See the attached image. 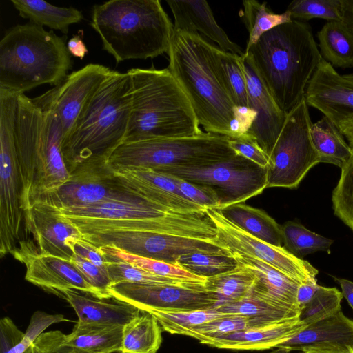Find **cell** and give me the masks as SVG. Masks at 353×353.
I'll return each mask as SVG.
<instances>
[{"label": "cell", "mask_w": 353, "mask_h": 353, "mask_svg": "<svg viewBox=\"0 0 353 353\" xmlns=\"http://www.w3.org/2000/svg\"><path fill=\"white\" fill-rule=\"evenodd\" d=\"M342 299L337 288L319 285L310 301L301 310L299 319L307 326L312 325L341 309Z\"/></svg>", "instance_id": "obj_43"}, {"label": "cell", "mask_w": 353, "mask_h": 353, "mask_svg": "<svg viewBox=\"0 0 353 353\" xmlns=\"http://www.w3.org/2000/svg\"><path fill=\"white\" fill-rule=\"evenodd\" d=\"M214 46L199 33L174 31L168 70L188 97L199 125L230 139L246 134L216 71Z\"/></svg>", "instance_id": "obj_1"}, {"label": "cell", "mask_w": 353, "mask_h": 353, "mask_svg": "<svg viewBox=\"0 0 353 353\" xmlns=\"http://www.w3.org/2000/svg\"><path fill=\"white\" fill-rule=\"evenodd\" d=\"M343 17L342 22L353 33V0H341Z\"/></svg>", "instance_id": "obj_54"}, {"label": "cell", "mask_w": 353, "mask_h": 353, "mask_svg": "<svg viewBox=\"0 0 353 353\" xmlns=\"http://www.w3.org/2000/svg\"><path fill=\"white\" fill-rule=\"evenodd\" d=\"M277 347L302 352L315 349H353V320L347 318L340 309L307 326Z\"/></svg>", "instance_id": "obj_22"}, {"label": "cell", "mask_w": 353, "mask_h": 353, "mask_svg": "<svg viewBox=\"0 0 353 353\" xmlns=\"http://www.w3.org/2000/svg\"><path fill=\"white\" fill-rule=\"evenodd\" d=\"M229 145L236 154L267 168L269 156L261 148L254 139L247 133L234 139H230Z\"/></svg>", "instance_id": "obj_50"}, {"label": "cell", "mask_w": 353, "mask_h": 353, "mask_svg": "<svg viewBox=\"0 0 353 353\" xmlns=\"http://www.w3.org/2000/svg\"><path fill=\"white\" fill-rule=\"evenodd\" d=\"M99 249L108 262H127L154 274L173 279L201 283H205L206 280V278L194 275L176 265L131 254L110 245H104Z\"/></svg>", "instance_id": "obj_37"}, {"label": "cell", "mask_w": 353, "mask_h": 353, "mask_svg": "<svg viewBox=\"0 0 353 353\" xmlns=\"http://www.w3.org/2000/svg\"><path fill=\"white\" fill-rule=\"evenodd\" d=\"M306 353H353V349L345 350H322L315 349L305 352Z\"/></svg>", "instance_id": "obj_57"}, {"label": "cell", "mask_w": 353, "mask_h": 353, "mask_svg": "<svg viewBox=\"0 0 353 353\" xmlns=\"http://www.w3.org/2000/svg\"><path fill=\"white\" fill-rule=\"evenodd\" d=\"M243 66L249 104L254 119L247 134L270 156L281 133L287 114L276 104L254 64L251 56L244 54Z\"/></svg>", "instance_id": "obj_17"}, {"label": "cell", "mask_w": 353, "mask_h": 353, "mask_svg": "<svg viewBox=\"0 0 353 353\" xmlns=\"http://www.w3.org/2000/svg\"><path fill=\"white\" fill-rule=\"evenodd\" d=\"M254 282V274L239 265L232 271L206 278L204 285L205 290L216 297L219 306L247 297L251 293Z\"/></svg>", "instance_id": "obj_35"}, {"label": "cell", "mask_w": 353, "mask_h": 353, "mask_svg": "<svg viewBox=\"0 0 353 353\" xmlns=\"http://www.w3.org/2000/svg\"><path fill=\"white\" fill-rule=\"evenodd\" d=\"M112 168L120 183L134 196L174 212L206 210L185 199L168 174L148 168Z\"/></svg>", "instance_id": "obj_20"}, {"label": "cell", "mask_w": 353, "mask_h": 353, "mask_svg": "<svg viewBox=\"0 0 353 353\" xmlns=\"http://www.w3.org/2000/svg\"><path fill=\"white\" fill-rule=\"evenodd\" d=\"M205 283L148 285L130 282L112 284V296L140 310H198L215 308L216 297L205 288Z\"/></svg>", "instance_id": "obj_15"}, {"label": "cell", "mask_w": 353, "mask_h": 353, "mask_svg": "<svg viewBox=\"0 0 353 353\" xmlns=\"http://www.w3.org/2000/svg\"><path fill=\"white\" fill-rule=\"evenodd\" d=\"M108 271L112 284L121 282L148 285L201 283L160 276L123 261L108 262Z\"/></svg>", "instance_id": "obj_46"}, {"label": "cell", "mask_w": 353, "mask_h": 353, "mask_svg": "<svg viewBox=\"0 0 353 353\" xmlns=\"http://www.w3.org/2000/svg\"><path fill=\"white\" fill-rule=\"evenodd\" d=\"M218 210L228 221L252 236L274 246H282L281 225L264 210L243 203Z\"/></svg>", "instance_id": "obj_29"}, {"label": "cell", "mask_w": 353, "mask_h": 353, "mask_svg": "<svg viewBox=\"0 0 353 353\" xmlns=\"http://www.w3.org/2000/svg\"><path fill=\"white\" fill-rule=\"evenodd\" d=\"M150 313L158 321L161 328L171 334L186 336L193 327L216 319L229 315L215 308L198 310H164L150 309Z\"/></svg>", "instance_id": "obj_38"}, {"label": "cell", "mask_w": 353, "mask_h": 353, "mask_svg": "<svg viewBox=\"0 0 353 353\" xmlns=\"http://www.w3.org/2000/svg\"><path fill=\"white\" fill-rule=\"evenodd\" d=\"M344 79L347 80L348 81H350L353 83V72L350 74H343L342 75Z\"/></svg>", "instance_id": "obj_59"}, {"label": "cell", "mask_w": 353, "mask_h": 353, "mask_svg": "<svg viewBox=\"0 0 353 353\" xmlns=\"http://www.w3.org/2000/svg\"><path fill=\"white\" fill-rule=\"evenodd\" d=\"M91 26L116 62L167 53L174 25L159 0H112L94 5Z\"/></svg>", "instance_id": "obj_4"}, {"label": "cell", "mask_w": 353, "mask_h": 353, "mask_svg": "<svg viewBox=\"0 0 353 353\" xmlns=\"http://www.w3.org/2000/svg\"><path fill=\"white\" fill-rule=\"evenodd\" d=\"M130 110V77L114 70L63 140L62 154L70 173L88 159H109L125 139Z\"/></svg>", "instance_id": "obj_5"}, {"label": "cell", "mask_w": 353, "mask_h": 353, "mask_svg": "<svg viewBox=\"0 0 353 353\" xmlns=\"http://www.w3.org/2000/svg\"><path fill=\"white\" fill-rule=\"evenodd\" d=\"M71 261L94 288L97 297L100 299L113 297L110 292L112 283L108 268L99 267L76 254H73Z\"/></svg>", "instance_id": "obj_47"}, {"label": "cell", "mask_w": 353, "mask_h": 353, "mask_svg": "<svg viewBox=\"0 0 353 353\" xmlns=\"http://www.w3.org/2000/svg\"><path fill=\"white\" fill-rule=\"evenodd\" d=\"M123 326H109L77 321L65 334L64 344L88 353L121 352Z\"/></svg>", "instance_id": "obj_30"}, {"label": "cell", "mask_w": 353, "mask_h": 353, "mask_svg": "<svg viewBox=\"0 0 353 353\" xmlns=\"http://www.w3.org/2000/svg\"><path fill=\"white\" fill-rule=\"evenodd\" d=\"M239 265L250 270L255 276L252 290L254 295L279 306L297 310L296 294L300 283L258 259L232 254Z\"/></svg>", "instance_id": "obj_27"}, {"label": "cell", "mask_w": 353, "mask_h": 353, "mask_svg": "<svg viewBox=\"0 0 353 353\" xmlns=\"http://www.w3.org/2000/svg\"><path fill=\"white\" fill-rule=\"evenodd\" d=\"M335 280L341 288L343 297L346 299L353 310V282L345 279L336 278Z\"/></svg>", "instance_id": "obj_55"}, {"label": "cell", "mask_w": 353, "mask_h": 353, "mask_svg": "<svg viewBox=\"0 0 353 353\" xmlns=\"http://www.w3.org/2000/svg\"><path fill=\"white\" fill-rule=\"evenodd\" d=\"M213 51L218 74L239 110L244 128L248 130L254 119V114L249 104L243 57L222 50L216 46H214Z\"/></svg>", "instance_id": "obj_28"}, {"label": "cell", "mask_w": 353, "mask_h": 353, "mask_svg": "<svg viewBox=\"0 0 353 353\" xmlns=\"http://www.w3.org/2000/svg\"><path fill=\"white\" fill-rule=\"evenodd\" d=\"M290 352L289 349L285 347H276V349L268 353H290Z\"/></svg>", "instance_id": "obj_58"}, {"label": "cell", "mask_w": 353, "mask_h": 353, "mask_svg": "<svg viewBox=\"0 0 353 353\" xmlns=\"http://www.w3.org/2000/svg\"><path fill=\"white\" fill-rule=\"evenodd\" d=\"M292 19L308 21L323 19L328 21H342L341 0H294L288 6Z\"/></svg>", "instance_id": "obj_44"}, {"label": "cell", "mask_w": 353, "mask_h": 353, "mask_svg": "<svg viewBox=\"0 0 353 353\" xmlns=\"http://www.w3.org/2000/svg\"><path fill=\"white\" fill-rule=\"evenodd\" d=\"M245 54L278 106L286 114L304 97L323 59L310 26L294 20L263 34Z\"/></svg>", "instance_id": "obj_2"}, {"label": "cell", "mask_w": 353, "mask_h": 353, "mask_svg": "<svg viewBox=\"0 0 353 353\" xmlns=\"http://www.w3.org/2000/svg\"><path fill=\"white\" fill-rule=\"evenodd\" d=\"M26 233L42 254L71 261L73 252L68 243L83 238L81 231L59 210L50 205L37 202L24 213Z\"/></svg>", "instance_id": "obj_19"}, {"label": "cell", "mask_w": 353, "mask_h": 353, "mask_svg": "<svg viewBox=\"0 0 353 353\" xmlns=\"http://www.w3.org/2000/svg\"><path fill=\"white\" fill-rule=\"evenodd\" d=\"M174 18V31L200 32L218 44L222 50L243 57L245 52L231 41L216 23L206 1L167 0Z\"/></svg>", "instance_id": "obj_24"}, {"label": "cell", "mask_w": 353, "mask_h": 353, "mask_svg": "<svg viewBox=\"0 0 353 353\" xmlns=\"http://www.w3.org/2000/svg\"><path fill=\"white\" fill-rule=\"evenodd\" d=\"M310 137L320 163L333 164L341 168L353 153V149L345 141L339 129L325 116L312 123Z\"/></svg>", "instance_id": "obj_32"}, {"label": "cell", "mask_w": 353, "mask_h": 353, "mask_svg": "<svg viewBox=\"0 0 353 353\" xmlns=\"http://www.w3.org/2000/svg\"><path fill=\"white\" fill-rule=\"evenodd\" d=\"M71 68L64 39L32 22L9 29L0 41V88L20 94L56 86Z\"/></svg>", "instance_id": "obj_6"}, {"label": "cell", "mask_w": 353, "mask_h": 353, "mask_svg": "<svg viewBox=\"0 0 353 353\" xmlns=\"http://www.w3.org/2000/svg\"><path fill=\"white\" fill-rule=\"evenodd\" d=\"M210 189L219 209L243 203L267 188V168L236 154L230 159L200 167H174L154 170Z\"/></svg>", "instance_id": "obj_11"}, {"label": "cell", "mask_w": 353, "mask_h": 353, "mask_svg": "<svg viewBox=\"0 0 353 353\" xmlns=\"http://www.w3.org/2000/svg\"><path fill=\"white\" fill-rule=\"evenodd\" d=\"M59 297L73 307L79 321L86 323L124 326L141 312L137 307L114 297L100 299L74 289L63 290Z\"/></svg>", "instance_id": "obj_25"}, {"label": "cell", "mask_w": 353, "mask_h": 353, "mask_svg": "<svg viewBox=\"0 0 353 353\" xmlns=\"http://www.w3.org/2000/svg\"><path fill=\"white\" fill-rule=\"evenodd\" d=\"M281 232L284 248L298 258L316 252L330 254L334 240L313 232L299 223L286 221L281 225Z\"/></svg>", "instance_id": "obj_39"}, {"label": "cell", "mask_w": 353, "mask_h": 353, "mask_svg": "<svg viewBox=\"0 0 353 353\" xmlns=\"http://www.w3.org/2000/svg\"><path fill=\"white\" fill-rule=\"evenodd\" d=\"M320 53L333 67L353 68V33L342 21H328L317 32Z\"/></svg>", "instance_id": "obj_33"}, {"label": "cell", "mask_w": 353, "mask_h": 353, "mask_svg": "<svg viewBox=\"0 0 353 353\" xmlns=\"http://www.w3.org/2000/svg\"><path fill=\"white\" fill-rule=\"evenodd\" d=\"M57 210L68 218L105 220L160 219L185 213L172 211L143 199L132 201H104Z\"/></svg>", "instance_id": "obj_26"}, {"label": "cell", "mask_w": 353, "mask_h": 353, "mask_svg": "<svg viewBox=\"0 0 353 353\" xmlns=\"http://www.w3.org/2000/svg\"><path fill=\"white\" fill-rule=\"evenodd\" d=\"M302 353H306V352H302Z\"/></svg>", "instance_id": "obj_61"}, {"label": "cell", "mask_w": 353, "mask_h": 353, "mask_svg": "<svg viewBox=\"0 0 353 353\" xmlns=\"http://www.w3.org/2000/svg\"><path fill=\"white\" fill-rule=\"evenodd\" d=\"M312 125L304 97L286 115L270 156L267 188H296L310 169L320 163L311 141Z\"/></svg>", "instance_id": "obj_10"}, {"label": "cell", "mask_w": 353, "mask_h": 353, "mask_svg": "<svg viewBox=\"0 0 353 353\" xmlns=\"http://www.w3.org/2000/svg\"><path fill=\"white\" fill-rule=\"evenodd\" d=\"M140 199L120 183L108 160L92 158L79 165L70 173L69 179L64 184L42 196L38 202L60 209Z\"/></svg>", "instance_id": "obj_13"}, {"label": "cell", "mask_w": 353, "mask_h": 353, "mask_svg": "<svg viewBox=\"0 0 353 353\" xmlns=\"http://www.w3.org/2000/svg\"><path fill=\"white\" fill-rule=\"evenodd\" d=\"M162 343L161 327L149 312L139 315L123 327L122 353H157Z\"/></svg>", "instance_id": "obj_34"}, {"label": "cell", "mask_w": 353, "mask_h": 353, "mask_svg": "<svg viewBox=\"0 0 353 353\" xmlns=\"http://www.w3.org/2000/svg\"><path fill=\"white\" fill-rule=\"evenodd\" d=\"M230 138L208 132L188 137L122 143L112 154V167L159 170L174 167H200L221 162L236 154Z\"/></svg>", "instance_id": "obj_7"}, {"label": "cell", "mask_w": 353, "mask_h": 353, "mask_svg": "<svg viewBox=\"0 0 353 353\" xmlns=\"http://www.w3.org/2000/svg\"><path fill=\"white\" fill-rule=\"evenodd\" d=\"M239 15L248 32L245 52L254 45L263 34L292 20L289 11L276 14L268 8L266 2L259 3L256 0L243 1Z\"/></svg>", "instance_id": "obj_36"}, {"label": "cell", "mask_w": 353, "mask_h": 353, "mask_svg": "<svg viewBox=\"0 0 353 353\" xmlns=\"http://www.w3.org/2000/svg\"><path fill=\"white\" fill-rule=\"evenodd\" d=\"M319 287V285L317 283L313 282L299 284L296 294V303L300 311L310 301Z\"/></svg>", "instance_id": "obj_52"}, {"label": "cell", "mask_w": 353, "mask_h": 353, "mask_svg": "<svg viewBox=\"0 0 353 353\" xmlns=\"http://www.w3.org/2000/svg\"><path fill=\"white\" fill-rule=\"evenodd\" d=\"M99 248L110 245L127 253L176 265L178 259L194 252L229 254L213 241L140 230H103L83 234Z\"/></svg>", "instance_id": "obj_12"}, {"label": "cell", "mask_w": 353, "mask_h": 353, "mask_svg": "<svg viewBox=\"0 0 353 353\" xmlns=\"http://www.w3.org/2000/svg\"><path fill=\"white\" fill-rule=\"evenodd\" d=\"M17 161L26 210L63 183L42 137V112L24 93L18 95L15 129Z\"/></svg>", "instance_id": "obj_9"}, {"label": "cell", "mask_w": 353, "mask_h": 353, "mask_svg": "<svg viewBox=\"0 0 353 353\" xmlns=\"http://www.w3.org/2000/svg\"><path fill=\"white\" fill-rule=\"evenodd\" d=\"M113 72L105 65L90 63L68 75L54 87L55 109L62 125L63 139Z\"/></svg>", "instance_id": "obj_18"}, {"label": "cell", "mask_w": 353, "mask_h": 353, "mask_svg": "<svg viewBox=\"0 0 353 353\" xmlns=\"http://www.w3.org/2000/svg\"><path fill=\"white\" fill-rule=\"evenodd\" d=\"M168 175L175 183L181 194L188 200L205 209L219 208V203L217 197L210 189L170 174Z\"/></svg>", "instance_id": "obj_48"}, {"label": "cell", "mask_w": 353, "mask_h": 353, "mask_svg": "<svg viewBox=\"0 0 353 353\" xmlns=\"http://www.w3.org/2000/svg\"><path fill=\"white\" fill-rule=\"evenodd\" d=\"M127 72L131 79V110L123 142L203 133L188 97L168 68H132Z\"/></svg>", "instance_id": "obj_3"}, {"label": "cell", "mask_w": 353, "mask_h": 353, "mask_svg": "<svg viewBox=\"0 0 353 353\" xmlns=\"http://www.w3.org/2000/svg\"><path fill=\"white\" fill-rule=\"evenodd\" d=\"M220 312L248 316L265 318L273 321H282L299 318V312L282 307L251 293L243 299L225 303L215 307Z\"/></svg>", "instance_id": "obj_40"}, {"label": "cell", "mask_w": 353, "mask_h": 353, "mask_svg": "<svg viewBox=\"0 0 353 353\" xmlns=\"http://www.w3.org/2000/svg\"><path fill=\"white\" fill-rule=\"evenodd\" d=\"M278 322L281 321H273L257 316L229 314L194 327L188 332L186 336L201 341L205 339L218 337Z\"/></svg>", "instance_id": "obj_41"}, {"label": "cell", "mask_w": 353, "mask_h": 353, "mask_svg": "<svg viewBox=\"0 0 353 353\" xmlns=\"http://www.w3.org/2000/svg\"><path fill=\"white\" fill-rule=\"evenodd\" d=\"M176 265L198 276L209 278L232 271L239 263L230 254L194 252L180 256Z\"/></svg>", "instance_id": "obj_42"}, {"label": "cell", "mask_w": 353, "mask_h": 353, "mask_svg": "<svg viewBox=\"0 0 353 353\" xmlns=\"http://www.w3.org/2000/svg\"><path fill=\"white\" fill-rule=\"evenodd\" d=\"M337 128L343 135L347 138L349 145L353 149V117L341 121Z\"/></svg>", "instance_id": "obj_56"}, {"label": "cell", "mask_w": 353, "mask_h": 353, "mask_svg": "<svg viewBox=\"0 0 353 353\" xmlns=\"http://www.w3.org/2000/svg\"><path fill=\"white\" fill-rule=\"evenodd\" d=\"M206 212L216 228L214 242L229 254L261 260L299 283H317L319 271L307 261L296 257L283 246H274L248 234L228 221L217 209L208 208Z\"/></svg>", "instance_id": "obj_14"}, {"label": "cell", "mask_w": 353, "mask_h": 353, "mask_svg": "<svg viewBox=\"0 0 353 353\" xmlns=\"http://www.w3.org/2000/svg\"><path fill=\"white\" fill-rule=\"evenodd\" d=\"M64 337L59 330L43 332L24 353H88L65 345Z\"/></svg>", "instance_id": "obj_49"}, {"label": "cell", "mask_w": 353, "mask_h": 353, "mask_svg": "<svg viewBox=\"0 0 353 353\" xmlns=\"http://www.w3.org/2000/svg\"><path fill=\"white\" fill-rule=\"evenodd\" d=\"M19 94L0 88V255L12 254L24 223L15 129Z\"/></svg>", "instance_id": "obj_8"}, {"label": "cell", "mask_w": 353, "mask_h": 353, "mask_svg": "<svg viewBox=\"0 0 353 353\" xmlns=\"http://www.w3.org/2000/svg\"><path fill=\"white\" fill-rule=\"evenodd\" d=\"M12 255L25 265V279L46 291L59 296L63 290L74 289L97 296L71 261L42 254L32 240H21Z\"/></svg>", "instance_id": "obj_16"}, {"label": "cell", "mask_w": 353, "mask_h": 353, "mask_svg": "<svg viewBox=\"0 0 353 353\" xmlns=\"http://www.w3.org/2000/svg\"><path fill=\"white\" fill-rule=\"evenodd\" d=\"M299 318L285 320L262 327L248 329L199 341L219 349L265 350L277 347L305 328Z\"/></svg>", "instance_id": "obj_23"}, {"label": "cell", "mask_w": 353, "mask_h": 353, "mask_svg": "<svg viewBox=\"0 0 353 353\" xmlns=\"http://www.w3.org/2000/svg\"><path fill=\"white\" fill-rule=\"evenodd\" d=\"M67 48L70 54L81 59L88 52L84 42L79 36L72 37L67 43Z\"/></svg>", "instance_id": "obj_53"}, {"label": "cell", "mask_w": 353, "mask_h": 353, "mask_svg": "<svg viewBox=\"0 0 353 353\" xmlns=\"http://www.w3.org/2000/svg\"><path fill=\"white\" fill-rule=\"evenodd\" d=\"M114 353H116V352H114ZM119 353H122V352H119Z\"/></svg>", "instance_id": "obj_60"}, {"label": "cell", "mask_w": 353, "mask_h": 353, "mask_svg": "<svg viewBox=\"0 0 353 353\" xmlns=\"http://www.w3.org/2000/svg\"><path fill=\"white\" fill-rule=\"evenodd\" d=\"M19 15L30 22L67 34L69 26L83 18L81 11L73 7H58L42 0H11Z\"/></svg>", "instance_id": "obj_31"}, {"label": "cell", "mask_w": 353, "mask_h": 353, "mask_svg": "<svg viewBox=\"0 0 353 353\" xmlns=\"http://www.w3.org/2000/svg\"><path fill=\"white\" fill-rule=\"evenodd\" d=\"M341 170L332 194V208L334 214L353 231V153Z\"/></svg>", "instance_id": "obj_45"}, {"label": "cell", "mask_w": 353, "mask_h": 353, "mask_svg": "<svg viewBox=\"0 0 353 353\" xmlns=\"http://www.w3.org/2000/svg\"><path fill=\"white\" fill-rule=\"evenodd\" d=\"M305 99L309 106L319 110L336 126L341 121L353 117V83L323 59L307 85Z\"/></svg>", "instance_id": "obj_21"}, {"label": "cell", "mask_w": 353, "mask_h": 353, "mask_svg": "<svg viewBox=\"0 0 353 353\" xmlns=\"http://www.w3.org/2000/svg\"><path fill=\"white\" fill-rule=\"evenodd\" d=\"M68 245L74 254L99 267L108 268V262L100 249L96 248L84 238L70 242Z\"/></svg>", "instance_id": "obj_51"}]
</instances>
